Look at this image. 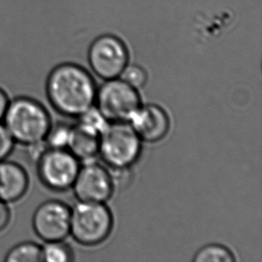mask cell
I'll list each match as a JSON object with an SVG mask.
<instances>
[{
    "mask_svg": "<svg viewBox=\"0 0 262 262\" xmlns=\"http://www.w3.org/2000/svg\"><path fill=\"white\" fill-rule=\"evenodd\" d=\"M30 187L28 172L21 164L0 161V200L12 204L24 198Z\"/></svg>",
    "mask_w": 262,
    "mask_h": 262,
    "instance_id": "obj_11",
    "label": "cell"
},
{
    "mask_svg": "<svg viewBox=\"0 0 262 262\" xmlns=\"http://www.w3.org/2000/svg\"><path fill=\"white\" fill-rule=\"evenodd\" d=\"M2 123L15 143L30 147L44 142L52 120L40 101L19 96L10 99Z\"/></svg>",
    "mask_w": 262,
    "mask_h": 262,
    "instance_id": "obj_2",
    "label": "cell"
},
{
    "mask_svg": "<svg viewBox=\"0 0 262 262\" xmlns=\"http://www.w3.org/2000/svg\"><path fill=\"white\" fill-rule=\"evenodd\" d=\"M11 219L12 212L9 204L0 200V233L8 227L11 222Z\"/></svg>",
    "mask_w": 262,
    "mask_h": 262,
    "instance_id": "obj_19",
    "label": "cell"
},
{
    "mask_svg": "<svg viewBox=\"0 0 262 262\" xmlns=\"http://www.w3.org/2000/svg\"><path fill=\"white\" fill-rule=\"evenodd\" d=\"M142 142L127 122L107 123L99 140V153L113 168H125L138 160Z\"/></svg>",
    "mask_w": 262,
    "mask_h": 262,
    "instance_id": "obj_3",
    "label": "cell"
},
{
    "mask_svg": "<svg viewBox=\"0 0 262 262\" xmlns=\"http://www.w3.org/2000/svg\"><path fill=\"white\" fill-rule=\"evenodd\" d=\"M120 76L122 80L135 89L145 85L148 79L145 70L137 64H127Z\"/></svg>",
    "mask_w": 262,
    "mask_h": 262,
    "instance_id": "obj_17",
    "label": "cell"
},
{
    "mask_svg": "<svg viewBox=\"0 0 262 262\" xmlns=\"http://www.w3.org/2000/svg\"><path fill=\"white\" fill-rule=\"evenodd\" d=\"M88 60L92 71L100 78H117L128 64L129 51L119 37L103 34L89 48Z\"/></svg>",
    "mask_w": 262,
    "mask_h": 262,
    "instance_id": "obj_7",
    "label": "cell"
},
{
    "mask_svg": "<svg viewBox=\"0 0 262 262\" xmlns=\"http://www.w3.org/2000/svg\"><path fill=\"white\" fill-rule=\"evenodd\" d=\"M45 90L50 105L64 117H80L96 101L94 80L85 68L75 63H61L52 68Z\"/></svg>",
    "mask_w": 262,
    "mask_h": 262,
    "instance_id": "obj_1",
    "label": "cell"
},
{
    "mask_svg": "<svg viewBox=\"0 0 262 262\" xmlns=\"http://www.w3.org/2000/svg\"><path fill=\"white\" fill-rule=\"evenodd\" d=\"M112 227L111 212L102 203L80 202L71 209L70 234L81 245H99L110 235Z\"/></svg>",
    "mask_w": 262,
    "mask_h": 262,
    "instance_id": "obj_4",
    "label": "cell"
},
{
    "mask_svg": "<svg viewBox=\"0 0 262 262\" xmlns=\"http://www.w3.org/2000/svg\"><path fill=\"white\" fill-rule=\"evenodd\" d=\"M72 125L59 122L51 124L45 138V144L51 149H68Z\"/></svg>",
    "mask_w": 262,
    "mask_h": 262,
    "instance_id": "obj_15",
    "label": "cell"
},
{
    "mask_svg": "<svg viewBox=\"0 0 262 262\" xmlns=\"http://www.w3.org/2000/svg\"><path fill=\"white\" fill-rule=\"evenodd\" d=\"M101 133L102 131L99 128L79 120L75 125H72L68 150L74 154L79 161L90 162L99 154Z\"/></svg>",
    "mask_w": 262,
    "mask_h": 262,
    "instance_id": "obj_12",
    "label": "cell"
},
{
    "mask_svg": "<svg viewBox=\"0 0 262 262\" xmlns=\"http://www.w3.org/2000/svg\"><path fill=\"white\" fill-rule=\"evenodd\" d=\"M42 262H69L74 259L71 247L64 241L49 242L42 245Z\"/></svg>",
    "mask_w": 262,
    "mask_h": 262,
    "instance_id": "obj_14",
    "label": "cell"
},
{
    "mask_svg": "<svg viewBox=\"0 0 262 262\" xmlns=\"http://www.w3.org/2000/svg\"><path fill=\"white\" fill-rule=\"evenodd\" d=\"M16 143L14 142V139L12 138L9 132L4 125L3 123H0V161L7 160L13 152L14 145Z\"/></svg>",
    "mask_w": 262,
    "mask_h": 262,
    "instance_id": "obj_18",
    "label": "cell"
},
{
    "mask_svg": "<svg viewBox=\"0 0 262 262\" xmlns=\"http://www.w3.org/2000/svg\"><path fill=\"white\" fill-rule=\"evenodd\" d=\"M9 101L10 99L9 96L7 95V92L0 87V123L3 121Z\"/></svg>",
    "mask_w": 262,
    "mask_h": 262,
    "instance_id": "obj_20",
    "label": "cell"
},
{
    "mask_svg": "<svg viewBox=\"0 0 262 262\" xmlns=\"http://www.w3.org/2000/svg\"><path fill=\"white\" fill-rule=\"evenodd\" d=\"M42 245L32 241L19 243L8 250L4 257L6 262H42Z\"/></svg>",
    "mask_w": 262,
    "mask_h": 262,
    "instance_id": "obj_13",
    "label": "cell"
},
{
    "mask_svg": "<svg viewBox=\"0 0 262 262\" xmlns=\"http://www.w3.org/2000/svg\"><path fill=\"white\" fill-rule=\"evenodd\" d=\"M72 188L80 202H106L113 193V184L107 171L96 163L86 164L80 167Z\"/></svg>",
    "mask_w": 262,
    "mask_h": 262,
    "instance_id": "obj_9",
    "label": "cell"
},
{
    "mask_svg": "<svg viewBox=\"0 0 262 262\" xmlns=\"http://www.w3.org/2000/svg\"><path fill=\"white\" fill-rule=\"evenodd\" d=\"M71 209L64 202L48 200L36 208L32 226L36 236L44 243L64 241L70 234Z\"/></svg>",
    "mask_w": 262,
    "mask_h": 262,
    "instance_id": "obj_8",
    "label": "cell"
},
{
    "mask_svg": "<svg viewBox=\"0 0 262 262\" xmlns=\"http://www.w3.org/2000/svg\"><path fill=\"white\" fill-rule=\"evenodd\" d=\"M96 101L103 117L111 122H128L141 106L138 92L122 79H110L97 91Z\"/></svg>",
    "mask_w": 262,
    "mask_h": 262,
    "instance_id": "obj_6",
    "label": "cell"
},
{
    "mask_svg": "<svg viewBox=\"0 0 262 262\" xmlns=\"http://www.w3.org/2000/svg\"><path fill=\"white\" fill-rule=\"evenodd\" d=\"M130 122L141 140L149 142H159L163 139L170 126L166 111L157 105L140 106Z\"/></svg>",
    "mask_w": 262,
    "mask_h": 262,
    "instance_id": "obj_10",
    "label": "cell"
},
{
    "mask_svg": "<svg viewBox=\"0 0 262 262\" xmlns=\"http://www.w3.org/2000/svg\"><path fill=\"white\" fill-rule=\"evenodd\" d=\"M232 252L222 245H210L201 249L193 258L195 262H232Z\"/></svg>",
    "mask_w": 262,
    "mask_h": 262,
    "instance_id": "obj_16",
    "label": "cell"
},
{
    "mask_svg": "<svg viewBox=\"0 0 262 262\" xmlns=\"http://www.w3.org/2000/svg\"><path fill=\"white\" fill-rule=\"evenodd\" d=\"M37 174L40 183L50 191H68L73 186L80 170L76 157L68 149L47 147L36 160Z\"/></svg>",
    "mask_w": 262,
    "mask_h": 262,
    "instance_id": "obj_5",
    "label": "cell"
}]
</instances>
